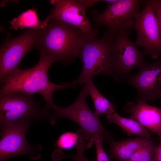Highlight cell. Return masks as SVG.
I'll return each mask as SVG.
<instances>
[{"label": "cell", "instance_id": "14", "mask_svg": "<svg viewBox=\"0 0 161 161\" xmlns=\"http://www.w3.org/2000/svg\"><path fill=\"white\" fill-rule=\"evenodd\" d=\"M139 137L115 141L113 138L107 141L109 145L108 151L109 159L117 161H129L137 150L146 143L150 139Z\"/></svg>", "mask_w": 161, "mask_h": 161}, {"label": "cell", "instance_id": "10", "mask_svg": "<svg viewBox=\"0 0 161 161\" xmlns=\"http://www.w3.org/2000/svg\"><path fill=\"white\" fill-rule=\"evenodd\" d=\"M31 120L24 119L1 126L0 160L4 161L15 156L30 154L34 150L26 138Z\"/></svg>", "mask_w": 161, "mask_h": 161}, {"label": "cell", "instance_id": "9", "mask_svg": "<svg viewBox=\"0 0 161 161\" xmlns=\"http://www.w3.org/2000/svg\"><path fill=\"white\" fill-rule=\"evenodd\" d=\"M143 8L136 15L134 25L136 44L143 48L146 55L157 60L161 55V35L151 0L143 1Z\"/></svg>", "mask_w": 161, "mask_h": 161}, {"label": "cell", "instance_id": "19", "mask_svg": "<svg viewBox=\"0 0 161 161\" xmlns=\"http://www.w3.org/2000/svg\"><path fill=\"white\" fill-rule=\"evenodd\" d=\"M157 145L150 138L132 155L129 161H152Z\"/></svg>", "mask_w": 161, "mask_h": 161}, {"label": "cell", "instance_id": "18", "mask_svg": "<svg viewBox=\"0 0 161 161\" xmlns=\"http://www.w3.org/2000/svg\"><path fill=\"white\" fill-rule=\"evenodd\" d=\"M82 134L80 129L76 132L66 131L62 133L55 142V147L64 150H69L76 147Z\"/></svg>", "mask_w": 161, "mask_h": 161}, {"label": "cell", "instance_id": "22", "mask_svg": "<svg viewBox=\"0 0 161 161\" xmlns=\"http://www.w3.org/2000/svg\"><path fill=\"white\" fill-rule=\"evenodd\" d=\"M151 1L158 20L161 35V0H152Z\"/></svg>", "mask_w": 161, "mask_h": 161}, {"label": "cell", "instance_id": "1", "mask_svg": "<svg viewBox=\"0 0 161 161\" xmlns=\"http://www.w3.org/2000/svg\"><path fill=\"white\" fill-rule=\"evenodd\" d=\"M54 63L45 54L40 53L39 61L34 66L27 69H18L1 83L0 96L15 92L33 95H41L45 101L44 108L53 109L57 106L53 100V92L58 90L75 88L76 80L69 83L57 84L50 81L48 70Z\"/></svg>", "mask_w": 161, "mask_h": 161}, {"label": "cell", "instance_id": "7", "mask_svg": "<svg viewBox=\"0 0 161 161\" xmlns=\"http://www.w3.org/2000/svg\"><path fill=\"white\" fill-rule=\"evenodd\" d=\"M143 0H117L109 4L104 11L100 13L96 10L90 13L97 25L104 27L112 34L134 27L135 17L138 13Z\"/></svg>", "mask_w": 161, "mask_h": 161}, {"label": "cell", "instance_id": "20", "mask_svg": "<svg viewBox=\"0 0 161 161\" xmlns=\"http://www.w3.org/2000/svg\"><path fill=\"white\" fill-rule=\"evenodd\" d=\"M93 142V140L82 135L75 147L77 150L76 154L70 157L73 159L75 161H96L89 160L85 156L84 153V150L91 147Z\"/></svg>", "mask_w": 161, "mask_h": 161}, {"label": "cell", "instance_id": "6", "mask_svg": "<svg viewBox=\"0 0 161 161\" xmlns=\"http://www.w3.org/2000/svg\"><path fill=\"white\" fill-rule=\"evenodd\" d=\"M50 114L48 109L40 106L33 95L15 92L0 96L1 127L24 119H42Z\"/></svg>", "mask_w": 161, "mask_h": 161}, {"label": "cell", "instance_id": "17", "mask_svg": "<svg viewBox=\"0 0 161 161\" xmlns=\"http://www.w3.org/2000/svg\"><path fill=\"white\" fill-rule=\"evenodd\" d=\"M10 28L15 30L24 28L39 30L47 25L46 22L40 21L35 9H29L23 12L18 17L14 18L10 22Z\"/></svg>", "mask_w": 161, "mask_h": 161}, {"label": "cell", "instance_id": "11", "mask_svg": "<svg viewBox=\"0 0 161 161\" xmlns=\"http://www.w3.org/2000/svg\"><path fill=\"white\" fill-rule=\"evenodd\" d=\"M53 7L46 19H54L79 28L88 37L97 35L87 17L86 7L79 0H52Z\"/></svg>", "mask_w": 161, "mask_h": 161}, {"label": "cell", "instance_id": "2", "mask_svg": "<svg viewBox=\"0 0 161 161\" xmlns=\"http://www.w3.org/2000/svg\"><path fill=\"white\" fill-rule=\"evenodd\" d=\"M45 21L47 25L41 29L36 46L40 53L64 65L79 58L87 35L77 27L59 20Z\"/></svg>", "mask_w": 161, "mask_h": 161}, {"label": "cell", "instance_id": "21", "mask_svg": "<svg viewBox=\"0 0 161 161\" xmlns=\"http://www.w3.org/2000/svg\"><path fill=\"white\" fill-rule=\"evenodd\" d=\"M103 140L100 137H96L94 139L96 147V161H109L108 155L102 145Z\"/></svg>", "mask_w": 161, "mask_h": 161}, {"label": "cell", "instance_id": "16", "mask_svg": "<svg viewBox=\"0 0 161 161\" xmlns=\"http://www.w3.org/2000/svg\"><path fill=\"white\" fill-rule=\"evenodd\" d=\"M83 88L92 98L95 108V113L97 115H108L116 112V106L100 92L92 80L84 84Z\"/></svg>", "mask_w": 161, "mask_h": 161}, {"label": "cell", "instance_id": "8", "mask_svg": "<svg viewBox=\"0 0 161 161\" xmlns=\"http://www.w3.org/2000/svg\"><path fill=\"white\" fill-rule=\"evenodd\" d=\"M41 30L30 29L17 37L7 39L2 44L0 49L1 83L18 69L22 59L37 44Z\"/></svg>", "mask_w": 161, "mask_h": 161}, {"label": "cell", "instance_id": "24", "mask_svg": "<svg viewBox=\"0 0 161 161\" xmlns=\"http://www.w3.org/2000/svg\"><path fill=\"white\" fill-rule=\"evenodd\" d=\"M79 1L86 8L92 6L96 3L101 1V0H79Z\"/></svg>", "mask_w": 161, "mask_h": 161}, {"label": "cell", "instance_id": "3", "mask_svg": "<svg viewBox=\"0 0 161 161\" xmlns=\"http://www.w3.org/2000/svg\"><path fill=\"white\" fill-rule=\"evenodd\" d=\"M114 34L106 31L100 38L97 35L88 37L79 55L82 68L76 79L77 83L84 84L99 74L110 76L115 79L111 51Z\"/></svg>", "mask_w": 161, "mask_h": 161}, {"label": "cell", "instance_id": "15", "mask_svg": "<svg viewBox=\"0 0 161 161\" xmlns=\"http://www.w3.org/2000/svg\"><path fill=\"white\" fill-rule=\"evenodd\" d=\"M106 118L108 122L120 127L129 136L136 135L141 137L150 138V133L147 129L133 119L123 117L116 112L107 115Z\"/></svg>", "mask_w": 161, "mask_h": 161}, {"label": "cell", "instance_id": "4", "mask_svg": "<svg viewBox=\"0 0 161 161\" xmlns=\"http://www.w3.org/2000/svg\"><path fill=\"white\" fill-rule=\"evenodd\" d=\"M88 95L83 88L76 100L70 105L65 107L57 106L48 121L53 125L58 118H67L77 124L86 134L93 140L95 137H101L107 141L112 138L111 134L103 126L98 116L88 106L86 100Z\"/></svg>", "mask_w": 161, "mask_h": 161}, {"label": "cell", "instance_id": "5", "mask_svg": "<svg viewBox=\"0 0 161 161\" xmlns=\"http://www.w3.org/2000/svg\"><path fill=\"white\" fill-rule=\"evenodd\" d=\"M130 33L129 29L120 30L114 34L112 42V71L115 80L118 82L127 80L132 69H140L146 64L144 60L146 54L130 39Z\"/></svg>", "mask_w": 161, "mask_h": 161}, {"label": "cell", "instance_id": "23", "mask_svg": "<svg viewBox=\"0 0 161 161\" xmlns=\"http://www.w3.org/2000/svg\"><path fill=\"white\" fill-rule=\"evenodd\" d=\"M160 138V141L157 146L152 161H161V135Z\"/></svg>", "mask_w": 161, "mask_h": 161}, {"label": "cell", "instance_id": "12", "mask_svg": "<svg viewBox=\"0 0 161 161\" xmlns=\"http://www.w3.org/2000/svg\"><path fill=\"white\" fill-rule=\"evenodd\" d=\"M126 81L136 89L138 99L154 102L161 98V59L146 63Z\"/></svg>", "mask_w": 161, "mask_h": 161}, {"label": "cell", "instance_id": "13", "mask_svg": "<svg viewBox=\"0 0 161 161\" xmlns=\"http://www.w3.org/2000/svg\"><path fill=\"white\" fill-rule=\"evenodd\" d=\"M137 102L129 101L124 107L125 111L133 119L146 129L161 135V109L148 104L145 101L137 99Z\"/></svg>", "mask_w": 161, "mask_h": 161}]
</instances>
